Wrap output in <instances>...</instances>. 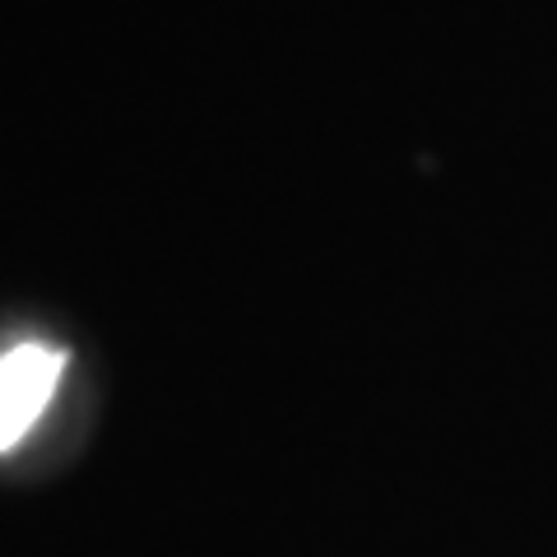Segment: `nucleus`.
<instances>
[{"instance_id": "1", "label": "nucleus", "mask_w": 557, "mask_h": 557, "mask_svg": "<svg viewBox=\"0 0 557 557\" xmlns=\"http://www.w3.org/2000/svg\"><path fill=\"white\" fill-rule=\"evenodd\" d=\"M65 354L47 344H20L0 358V450L20 446L42 418L51 391L61 381Z\"/></svg>"}]
</instances>
